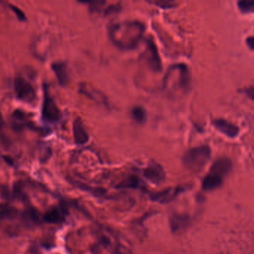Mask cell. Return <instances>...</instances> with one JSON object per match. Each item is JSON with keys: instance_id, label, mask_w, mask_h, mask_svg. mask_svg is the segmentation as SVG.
I'll use <instances>...</instances> for the list:
<instances>
[{"instance_id": "4316f807", "label": "cell", "mask_w": 254, "mask_h": 254, "mask_svg": "<svg viewBox=\"0 0 254 254\" xmlns=\"http://www.w3.org/2000/svg\"><path fill=\"white\" fill-rule=\"evenodd\" d=\"M247 45L248 46L250 49L251 50H254V37H249V38H247L246 40Z\"/></svg>"}, {"instance_id": "9a60e30c", "label": "cell", "mask_w": 254, "mask_h": 254, "mask_svg": "<svg viewBox=\"0 0 254 254\" xmlns=\"http://www.w3.org/2000/svg\"><path fill=\"white\" fill-rule=\"evenodd\" d=\"M18 215V210L14 206L3 204L0 206V222L4 221H12Z\"/></svg>"}, {"instance_id": "7a4b0ae2", "label": "cell", "mask_w": 254, "mask_h": 254, "mask_svg": "<svg viewBox=\"0 0 254 254\" xmlns=\"http://www.w3.org/2000/svg\"><path fill=\"white\" fill-rule=\"evenodd\" d=\"M210 148L207 145L190 148L183 157V163L189 170L198 172L206 166L210 158Z\"/></svg>"}, {"instance_id": "7c38bea8", "label": "cell", "mask_w": 254, "mask_h": 254, "mask_svg": "<svg viewBox=\"0 0 254 254\" xmlns=\"http://www.w3.org/2000/svg\"><path fill=\"white\" fill-rule=\"evenodd\" d=\"M80 93L85 95L89 99L95 101V102L103 104L105 105L108 103L106 98H105L103 94H102L100 92L98 91L96 89L89 87L86 84H81V87H80Z\"/></svg>"}, {"instance_id": "6da1fadb", "label": "cell", "mask_w": 254, "mask_h": 254, "mask_svg": "<svg viewBox=\"0 0 254 254\" xmlns=\"http://www.w3.org/2000/svg\"><path fill=\"white\" fill-rule=\"evenodd\" d=\"M145 29L143 23L139 21L117 23L110 28V38L120 50H134L142 40Z\"/></svg>"}, {"instance_id": "30bf717a", "label": "cell", "mask_w": 254, "mask_h": 254, "mask_svg": "<svg viewBox=\"0 0 254 254\" xmlns=\"http://www.w3.org/2000/svg\"><path fill=\"white\" fill-rule=\"evenodd\" d=\"M72 130H73V136L75 143L78 145H84L88 142L90 138L85 126L81 119H75L72 126Z\"/></svg>"}, {"instance_id": "d6986e66", "label": "cell", "mask_w": 254, "mask_h": 254, "mask_svg": "<svg viewBox=\"0 0 254 254\" xmlns=\"http://www.w3.org/2000/svg\"><path fill=\"white\" fill-rule=\"evenodd\" d=\"M14 124L17 129H21L26 125V116L20 111H16L13 115Z\"/></svg>"}, {"instance_id": "ac0fdd59", "label": "cell", "mask_w": 254, "mask_h": 254, "mask_svg": "<svg viewBox=\"0 0 254 254\" xmlns=\"http://www.w3.org/2000/svg\"><path fill=\"white\" fill-rule=\"evenodd\" d=\"M132 117L136 123H142L146 121L147 115L145 109L142 107H134L131 111Z\"/></svg>"}, {"instance_id": "5b68a950", "label": "cell", "mask_w": 254, "mask_h": 254, "mask_svg": "<svg viewBox=\"0 0 254 254\" xmlns=\"http://www.w3.org/2000/svg\"><path fill=\"white\" fill-rule=\"evenodd\" d=\"M147 62L151 70L155 72H160L162 69L161 59L159 56L158 50L152 40L146 41Z\"/></svg>"}, {"instance_id": "484cf974", "label": "cell", "mask_w": 254, "mask_h": 254, "mask_svg": "<svg viewBox=\"0 0 254 254\" xmlns=\"http://www.w3.org/2000/svg\"><path fill=\"white\" fill-rule=\"evenodd\" d=\"M120 9V5H111L105 11V14L106 15H111V14H115V13L118 12Z\"/></svg>"}, {"instance_id": "ba28073f", "label": "cell", "mask_w": 254, "mask_h": 254, "mask_svg": "<svg viewBox=\"0 0 254 254\" xmlns=\"http://www.w3.org/2000/svg\"><path fill=\"white\" fill-rule=\"evenodd\" d=\"M191 224V218L187 214L175 213L169 218V226L173 233H179L187 230Z\"/></svg>"}, {"instance_id": "83f0119b", "label": "cell", "mask_w": 254, "mask_h": 254, "mask_svg": "<svg viewBox=\"0 0 254 254\" xmlns=\"http://www.w3.org/2000/svg\"><path fill=\"white\" fill-rule=\"evenodd\" d=\"M245 93H247L248 96L251 98V99H254V89L253 87H251L250 89H247L245 90Z\"/></svg>"}, {"instance_id": "e0dca14e", "label": "cell", "mask_w": 254, "mask_h": 254, "mask_svg": "<svg viewBox=\"0 0 254 254\" xmlns=\"http://www.w3.org/2000/svg\"><path fill=\"white\" fill-rule=\"evenodd\" d=\"M22 217L27 224H37L40 222L39 213L36 209L32 206L28 207L23 211Z\"/></svg>"}, {"instance_id": "d4e9b609", "label": "cell", "mask_w": 254, "mask_h": 254, "mask_svg": "<svg viewBox=\"0 0 254 254\" xmlns=\"http://www.w3.org/2000/svg\"><path fill=\"white\" fill-rule=\"evenodd\" d=\"M12 11H14V14L17 16L18 20H20V21H25L26 20V15H25L24 13L20 9V8L16 7L15 5H10Z\"/></svg>"}, {"instance_id": "277c9868", "label": "cell", "mask_w": 254, "mask_h": 254, "mask_svg": "<svg viewBox=\"0 0 254 254\" xmlns=\"http://www.w3.org/2000/svg\"><path fill=\"white\" fill-rule=\"evenodd\" d=\"M14 91L19 100L26 103H32L36 99V93L32 84L22 77L14 79Z\"/></svg>"}, {"instance_id": "cb8c5ba5", "label": "cell", "mask_w": 254, "mask_h": 254, "mask_svg": "<svg viewBox=\"0 0 254 254\" xmlns=\"http://www.w3.org/2000/svg\"><path fill=\"white\" fill-rule=\"evenodd\" d=\"M139 185V180L136 177H130L126 181H123L120 187H136Z\"/></svg>"}, {"instance_id": "3957f363", "label": "cell", "mask_w": 254, "mask_h": 254, "mask_svg": "<svg viewBox=\"0 0 254 254\" xmlns=\"http://www.w3.org/2000/svg\"><path fill=\"white\" fill-rule=\"evenodd\" d=\"M62 113L56 105L54 99L50 96V92L44 88V102L42 105V118L48 123H56L61 120Z\"/></svg>"}, {"instance_id": "ffe728a7", "label": "cell", "mask_w": 254, "mask_h": 254, "mask_svg": "<svg viewBox=\"0 0 254 254\" xmlns=\"http://www.w3.org/2000/svg\"><path fill=\"white\" fill-rule=\"evenodd\" d=\"M238 7L240 10L241 12L243 14H248L254 11V1H249V0H245V1H239L238 2Z\"/></svg>"}, {"instance_id": "5bb4252c", "label": "cell", "mask_w": 254, "mask_h": 254, "mask_svg": "<svg viewBox=\"0 0 254 254\" xmlns=\"http://www.w3.org/2000/svg\"><path fill=\"white\" fill-rule=\"evenodd\" d=\"M223 181L222 178L209 173L203 179L202 188L205 191H213L221 187Z\"/></svg>"}, {"instance_id": "52a82bcc", "label": "cell", "mask_w": 254, "mask_h": 254, "mask_svg": "<svg viewBox=\"0 0 254 254\" xmlns=\"http://www.w3.org/2000/svg\"><path fill=\"white\" fill-rule=\"evenodd\" d=\"M143 175L148 181L154 184H159L164 181L166 174L160 165L156 163L150 164L144 170Z\"/></svg>"}, {"instance_id": "603a6c76", "label": "cell", "mask_w": 254, "mask_h": 254, "mask_svg": "<svg viewBox=\"0 0 254 254\" xmlns=\"http://www.w3.org/2000/svg\"><path fill=\"white\" fill-rule=\"evenodd\" d=\"M150 3L154 4V5H157V6L160 7V8H164V9H167V8H173V7L175 6L176 3H175L174 1H168V0H166V1H156V2H149Z\"/></svg>"}, {"instance_id": "8fae6325", "label": "cell", "mask_w": 254, "mask_h": 254, "mask_svg": "<svg viewBox=\"0 0 254 254\" xmlns=\"http://www.w3.org/2000/svg\"><path fill=\"white\" fill-rule=\"evenodd\" d=\"M212 123L217 130H219L221 133H224L228 137L235 138L239 135V127L227 120L219 119V120H214Z\"/></svg>"}, {"instance_id": "8992f818", "label": "cell", "mask_w": 254, "mask_h": 254, "mask_svg": "<svg viewBox=\"0 0 254 254\" xmlns=\"http://www.w3.org/2000/svg\"><path fill=\"white\" fill-rule=\"evenodd\" d=\"M233 164L231 160L227 157H221L214 162L211 166L209 174L219 177L224 179V177L227 176L232 170Z\"/></svg>"}, {"instance_id": "2e32d148", "label": "cell", "mask_w": 254, "mask_h": 254, "mask_svg": "<svg viewBox=\"0 0 254 254\" xmlns=\"http://www.w3.org/2000/svg\"><path fill=\"white\" fill-rule=\"evenodd\" d=\"M181 190L180 189H176V190H166L165 191H161V192L154 194L152 196V199L154 200H157V201L161 202V203H168L173 200L177 194L180 192Z\"/></svg>"}, {"instance_id": "4fadbf2b", "label": "cell", "mask_w": 254, "mask_h": 254, "mask_svg": "<svg viewBox=\"0 0 254 254\" xmlns=\"http://www.w3.org/2000/svg\"><path fill=\"white\" fill-rule=\"evenodd\" d=\"M52 69L54 71L59 84L62 86L66 85L69 81V74L66 64L62 62H56L52 64Z\"/></svg>"}, {"instance_id": "9c48e42d", "label": "cell", "mask_w": 254, "mask_h": 254, "mask_svg": "<svg viewBox=\"0 0 254 254\" xmlns=\"http://www.w3.org/2000/svg\"><path fill=\"white\" fill-rule=\"evenodd\" d=\"M66 214V209L64 206H53L45 212L43 219L50 224H62L64 221Z\"/></svg>"}, {"instance_id": "7402d4cb", "label": "cell", "mask_w": 254, "mask_h": 254, "mask_svg": "<svg viewBox=\"0 0 254 254\" xmlns=\"http://www.w3.org/2000/svg\"><path fill=\"white\" fill-rule=\"evenodd\" d=\"M84 3H88L90 6V10L92 13L96 11H100L103 5L106 2L105 1H91V2H83Z\"/></svg>"}, {"instance_id": "44dd1931", "label": "cell", "mask_w": 254, "mask_h": 254, "mask_svg": "<svg viewBox=\"0 0 254 254\" xmlns=\"http://www.w3.org/2000/svg\"><path fill=\"white\" fill-rule=\"evenodd\" d=\"M14 195L16 198L19 199L20 200H23V201H25L27 199V196L23 191V188L20 186V184H17L14 186Z\"/></svg>"}]
</instances>
